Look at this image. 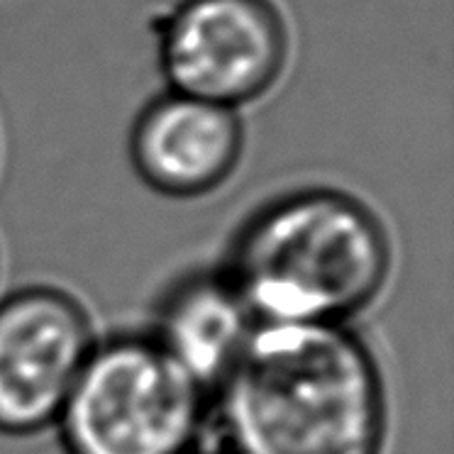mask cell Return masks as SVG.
Here are the masks:
<instances>
[{"label":"cell","instance_id":"obj_1","mask_svg":"<svg viewBox=\"0 0 454 454\" xmlns=\"http://www.w3.org/2000/svg\"><path fill=\"white\" fill-rule=\"evenodd\" d=\"M215 388L227 454L384 450V379L342 323H257Z\"/></svg>","mask_w":454,"mask_h":454},{"label":"cell","instance_id":"obj_2","mask_svg":"<svg viewBox=\"0 0 454 454\" xmlns=\"http://www.w3.org/2000/svg\"><path fill=\"white\" fill-rule=\"evenodd\" d=\"M388 271L384 223L335 188H303L259 207L225 269L257 323H345L381 294Z\"/></svg>","mask_w":454,"mask_h":454},{"label":"cell","instance_id":"obj_3","mask_svg":"<svg viewBox=\"0 0 454 454\" xmlns=\"http://www.w3.org/2000/svg\"><path fill=\"white\" fill-rule=\"evenodd\" d=\"M206 418V388L152 335L93 345L57 423L69 454H184Z\"/></svg>","mask_w":454,"mask_h":454},{"label":"cell","instance_id":"obj_4","mask_svg":"<svg viewBox=\"0 0 454 454\" xmlns=\"http://www.w3.org/2000/svg\"><path fill=\"white\" fill-rule=\"evenodd\" d=\"M288 27L274 0H176L157 20L167 90L245 108L286 69Z\"/></svg>","mask_w":454,"mask_h":454},{"label":"cell","instance_id":"obj_5","mask_svg":"<svg viewBox=\"0 0 454 454\" xmlns=\"http://www.w3.org/2000/svg\"><path fill=\"white\" fill-rule=\"evenodd\" d=\"M96 345L79 301L27 286L0 301V433L32 434L57 423Z\"/></svg>","mask_w":454,"mask_h":454},{"label":"cell","instance_id":"obj_6","mask_svg":"<svg viewBox=\"0 0 454 454\" xmlns=\"http://www.w3.org/2000/svg\"><path fill=\"white\" fill-rule=\"evenodd\" d=\"M245 149L239 110L167 90L149 100L129 132V159L152 191L206 196L238 168Z\"/></svg>","mask_w":454,"mask_h":454},{"label":"cell","instance_id":"obj_7","mask_svg":"<svg viewBox=\"0 0 454 454\" xmlns=\"http://www.w3.org/2000/svg\"><path fill=\"white\" fill-rule=\"evenodd\" d=\"M257 317L227 274L184 278L164 298L154 340L203 388H215L238 362Z\"/></svg>","mask_w":454,"mask_h":454},{"label":"cell","instance_id":"obj_8","mask_svg":"<svg viewBox=\"0 0 454 454\" xmlns=\"http://www.w3.org/2000/svg\"><path fill=\"white\" fill-rule=\"evenodd\" d=\"M184 454H227V452H203V450H188Z\"/></svg>","mask_w":454,"mask_h":454}]
</instances>
